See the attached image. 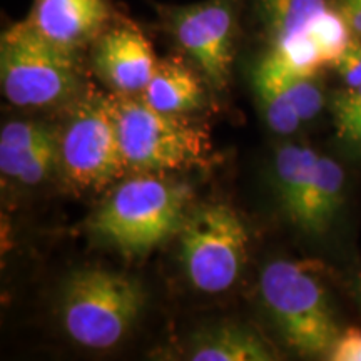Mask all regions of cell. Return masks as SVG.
Segmentation results:
<instances>
[{"label": "cell", "mask_w": 361, "mask_h": 361, "mask_svg": "<svg viewBox=\"0 0 361 361\" xmlns=\"http://www.w3.org/2000/svg\"><path fill=\"white\" fill-rule=\"evenodd\" d=\"M335 7L350 25L351 32L361 35V0H335Z\"/></svg>", "instance_id": "obj_23"}, {"label": "cell", "mask_w": 361, "mask_h": 361, "mask_svg": "<svg viewBox=\"0 0 361 361\" xmlns=\"http://www.w3.org/2000/svg\"><path fill=\"white\" fill-rule=\"evenodd\" d=\"M338 139L361 151V85L336 90L329 101Z\"/></svg>", "instance_id": "obj_20"}, {"label": "cell", "mask_w": 361, "mask_h": 361, "mask_svg": "<svg viewBox=\"0 0 361 361\" xmlns=\"http://www.w3.org/2000/svg\"><path fill=\"white\" fill-rule=\"evenodd\" d=\"M142 97L156 109L169 114H184L204 104V89L200 78L174 59L157 62L154 74L142 90Z\"/></svg>", "instance_id": "obj_14"}, {"label": "cell", "mask_w": 361, "mask_h": 361, "mask_svg": "<svg viewBox=\"0 0 361 361\" xmlns=\"http://www.w3.org/2000/svg\"><path fill=\"white\" fill-rule=\"evenodd\" d=\"M345 171L331 157L318 156L296 224L310 234L326 233L343 204Z\"/></svg>", "instance_id": "obj_13"}, {"label": "cell", "mask_w": 361, "mask_h": 361, "mask_svg": "<svg viewBox=\"0 0 361 361\" xmlns=\"http://www.w3.org/2000/svg\"><path fill=\"white\" fill-rule=\"evenodd\" d=\"M92 62L99 78L119 94L142 92L157 66L151 42L137 27L129 24L99 35Z\"/></svg>", "instance_id": "obj_9"}, {"label": "cell", "mask_w": 361, "mask_h": 361, "mask_svg": "<svg viewBox=\"0 0 361 361\" xmlns=\"http://www.w3.org/2000/svg\"><path fill=\"white\" fill-rule=\"evenodd\" d=\"M318 156L313 149L298 144H283L274 159V179L284 213L296 224L306 189L310 186Z\"/></svg>", "instance_id": "obj_16"}, {"label": "cell", "mask_w": 361, "mask_h": 361, "mask_svg": "<svg viewBox=\"0 0 361 361\" xmlns=\"http://www.w3.org/2000/svg\"><path fill=\"white\" fill-rule=\"evenodd\" d=\"M308 35L322 56L323 66L333 67L348 45L353 32L336 7H329L316 19Z\"/></svg>", "instance_id": "obj_19"}, {"label": "cell", "mask_w": 361, "mask_h": 361, "mask_svg": "<svg viewBox=\"0 0 361 361\" xmlns=\"http://www.w3.org/2000/svg\"><path fill=\"white\" fill-rule=\"evenodd\" d=\"M109 19L107 0H35L25 20L45 39L78 52L99 39Z\"/></svg>", "instance_id": "obj_11"}, {"label": "cell", "mask_w": 361, "mask_h": 361, "mask_svg": "<svg viewBox=\"0 0 361 361\" xmlns=\"http://www.w3.org/2000/svg\"><path fill=\"white\" fill-rule=\"evenodd\" d=\"M59 162V134L34 121H13L0 133V169L8 178L34 186Z\"/></svg>", "instance_id": "obj_10"}, {"label": "cell", "mask_w": 361, "mask_h": 361, "mask_svg": "<svg viewBox=\"0 0 361 361\" xmlns=\"http://www.w3.org/2000/svg\"><path fill=\"white\" fill-rule=\"evenodd\" d=\"M333 69L346 87L361 85V35H351L346 49L333 64Z\"/></svg>", "instance_id": "obj_21"}, {"label": "cell", "mask_w": 361, "mask_h": 361, "mask_svg": "<svg viewBox=\"0 0 361 361\" xmlns=\"http://www.w3.org/2000/svg\"><path fill=\"white\" fill-rule=\"evenodd\" d=\"M346 288H348L350 296L353 298L356 306L361 310V271H355L351 274L348 283H346Z\"/></svg>", "instance_id": "obj_24"}, {"label": "cell", "mask_w": 361, "mask_h": 361, "mask_svg": "<svg viewBox=\"0 0 361 361\" xmlns=\"http://www.w3.org/2000/svg\"><path fill=\"white\" fill-rule=\"evenodd\" d=\"M259 291L284 343L303 356L326 358L341 329L319 264L273 261L261 273Z\"/></svg>", "instance_id": "obj_2"}, {"label": "cell", "mask_w": 361, "mask_h": 361, "mask_svg": "<svg viewBox=\"0 0 361 361\" xmlns=\"http://www.w3.org/2000/svg\"><path fill=\"white\" fill-rule=\"evenodd\" d=\"M251 80L252 89H255L256 97H258V102L269 128L274 133L283 135L293 134L298 130L303 121L298 116L290 99L284 96L276 79L271 75V72L259 61L256 62L255 69H252Z\"/></svg>", "instance_id": "obj_18"}, {"label": "cell", "mask_w": 361, "mask_h": 361, "mask_svg": "<svg viewBox=\"0 0 361 361\" xmlns=\"http://www.w3.org/2000/svg\"><path fill=\"white\" fill-rule=\"evenodd\" d=\"M112 104L128 168L146 174L178 171L204 154V134L179 114L156 109L130 94H119Z\"/></svg>", "instance_id": "obj_5"}, {"label": "cell", "mask_w": 361, "mask_h": 361, "mask_svg": "<svg viewBox=\"0 0 361 361\" xmlns=\"http://www.w3.org/2000/svg\"><path fill=\"white\" fill-rule=\"evenodd\" d=\"M59 162L74 188H102L128 169L112 99L80 102L59 135Z\"/></svg>", "instance_id": "obj_7"}, {"label": "cell", "mask_w": 361, "mask_h": 361, "mask_svg": "<svg viewBox=\"0 0 361 361\" xmlns=\"http://www.w3.org/2000/svg\"><path fill=\"white\" fill-rule=\"evenodd\" d=\"M169 30L214 89H224L234 59L236 0H206L174 8Z\"/></svg>", "instance_id": "obj_8"}, {"label": "cell", "mask_w": 361, "mask_h": 361, "mask_svg": "<svg viewBox=\"0 0 361 361\" xmlns=\"http://www.w3.org/2000/svg\"><path fill=\"white\" fill-rule=\"evenodd\" d=\"M144 305L146 291L137 279L107 269H78L62 286V326L85 348H112L128 335Z\"/></svg>", "instance_id": "obj_3"}, {"label": "cell", "mask_w": 361, "mask_h": 361, "mask_svg": "<svg viewBox=\"0 0 361 361\" xmlns=\"http://www.w3.org/2000/svg\"><path fill=\"white\" fill-rule=\"evenodd\" d=\"M259 62L271 72L284 96L290 99L301 121H311L322 112L324 106V96L322 85L316 80V75H305L291 69L286 62L281 61L273 51H268Z\"/></svg>", "instance_id": "obj_17"}, {"label": "cell", "mask_w": 361, "mask_h": 361, "mask_svg": "<svg viewBox=\"0 0 361 361\" xmlns=\"http://www.w3.org/2000/svg\"><path fill=\"white\" fill-rule=\"evenodd\" d=\"M329 361H361V329L346 328L341 329L335 345L326 355Z\"/></svg>", "instance_id": "obj_22"}, {"label": "cell", "mask_w": 361, "mask_h": 361, "mask_svg": "<svg viewBox=\"0 0 361 361\" xmlns=\"http://www.w3.org/2000/svg\"><path fill=\"white\" fill-rule=\"evenodd\" d=\"M180 261L202 293H223L238 281L247 255L246 224L233 207L211 202L189 211L180 228Z\"/></svg>", "instance_id": "obj_6"}, {"label": "cell", "mask_w": 361, "mask_h": 361, "mask_svg": "<svg viewBox=\"0 0 361 361\" xmlns=\"http://www.w3.org/2000/svg\"><path fill=\"white\" fill-rule=\"evenodd\" d=\"M0 80L13 106H51L79 87L78 52L45 39L27 20L19 22L0 40Z\"/></svg>", "instance_id": "obj_4"}, {"label": "cell", "mask_w": 361, "mask_h": 361, "mask_svg": "<svg viewBox=\"0 0 361 361\" xmlns=\"http://www.w3.org/2000/svg\"><path fill=\"white\" fill-rule=\"evenodd\" d=\"M269 47L308 35L328 0H255Z\"/></svg>", "instance_id": "obj_15"}, {"label": "cell", "mask_w": 361, "mask_h": 361, "mask_svg": "<svg viewBox=\"0 0 361 361\" xmlns=\"http://www.w3.org/2000/svg\"><path fill=\"white\" fill-rule=\"evenodd\" d=\"M189 200L191 191L184 184L144 173L121 184L89 228L124 256H141L180 231Z\"/></svg>", "instance_id": "obj_1"}, {"label": "cell", "mask_w": 361, "mask_h": 361, "mask_svg": "<svg viewBox=\"0 0 361 361\" xmlns=\"http://www.w3.org/2000/svg\"><path fill=\"white\" fill-rule=\"evenodd\" d=\"M192 361H273L278 356L259 333L243 324L224 323L197 333L191 343Z\"/></svg>", "instance_id": "obj_12"}]
</instances>
